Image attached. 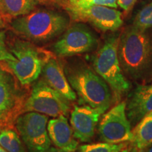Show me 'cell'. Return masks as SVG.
I'll return each instance as SVG.
<instances>
[{
  "mask_svg": "<svg viewBox=\"0 0 152 152\" xmlns=\"http://www.w3.org/2000/svg\"><path fill=\"white\" fill-rule=\"evenodd\" d=\"M118 58L123 71L131 78L145 77L152 58V42L147 30L134 25L125 28L119 38Z\"/></svg>",
  "mask_w": 152,
  "mask_h": 152,
  "instance_id": "1",
  "label": "cell"
},
{
  "mask_svg": "<svg viewBox=\"0 0 152 152\" xmlns=\"http://www.w3.org/2000/svg\"><path fill=\"white\" fill-rule=\"evenodd\" d=\"M69 25L66 15L41 9L13 19L11 26L16 33L35 42H45L64 33Z\"/></svg>",
  "mask_w": 152,
  "mask_h": 152,
  "instance_id": "2",
  "label": "cell"
},
{
  "mask_svg": "<svg viewBox=\"0 0 152 152\" xmlns=\"http://www.w3.org/2000/svg\"><path fill=\"white\" fill-rule=\"evenodd\" d=\"M67 79L80 102L106 112L113 102L112 90L106 82L90 68L82 66L68 73Z\"/></svg>",
  "mask_w": 152,
  "mask_h": 152,
  "instance_id": "3",
  "label": "cell"
},
{
  "mask_svg": "<svg viewBox=\"0 0 152 152\" xmlns=\"http://www.w3.org/2000/svg\"><path fill=\"white\" fill-rule=\"evenodd\" d=\"M119 36L112 35L106 39L93 58L94 71L106 82L118 98L130 90L118 58Z\"/></svg>",
  "mask_w": 152,
  "mask_h": 152,
  "instance_id": "4",
  "label": "cell"
},
{
  "mask_svg": "<svg viewBox=\"0 0 152 152\" xmlns=\"http://www.w3.org/2000/svg\"><path fill=\"white\" fill-rule=\"evenodd\" d=\"M48 118L37 112L30 111L16 120V128L28 152H46L51 147L47 131Z\"/></svg>",
  "mask_w": 152,
  "mask_h": 152,
  "instance_id": "5",
  "label": "cell"
},
{
  "mask_svg": "<svg viewBox=\"0 0 152 152\" xmlns=\"http://www.w3.org/2000/svg\"><path fill=\"white\" fill-rule=\"evenodd\" d=\"M25 111L37 112L54 118L66 115L70 111L69 100L44 80H39L33 87L25 104Z\"/></svg>",
  "mask_w": 152,
  "mask_h": 152,
  "instance_id": "6",
  "label": "cell"
},
{
  "mask_svg": "<svg viewBox=\"0 0 152 152\" xmlns=\"http://www.w3.org/2000/svg\"><path fill=\"white\" fill-rule=\"evenodd\" d=\"M10 52L14 61H7L13 73L22 85H29L42 73L43 63L35 47L25 42H16Z\"/></svg>",
  "mask_w": 152,
  "mask_h": 152,
  "instance_id": "7",
  "label": "cell"
},
{
  "mask_svg": "<svg viewBox=\"0 0 152 152\" xmlns=\"http://www.w3.org/2000/svg\"><path fill=\"white\" fill-rule=\"evenodd\" d=\"M65 8L75 21L90 23L102 31H115L123 25L122 13L117 9L96 5L78 6L68 4Z\"/></svg>",
  "mask_w": 152,
  "mask_h": 152,
  "instance_id": "8",
  "label": "cell"
},
{
  "mask_svg": "<svg viewBox=\"0 0 152 152\" xmlns=\"http://www.w3.org/2000/svg\"><path fill=\"white\" fill-rule=\"evenodd\" d=\"M100 140L111 144L133 142L131 124L126 113V103L117 104L104 113L99 125Z\"/></svg>",
  "mask_w": 152,
  "mask_h": 152,
  "instance_id": "9",
  "label": "cell"
},
{
  "mask_svg": "<svg viewBox=\"0 0 152 152\" xmlns=\"http://www.w3.org/2000/svg\"><path fill=\"white\" fill-rule=\"evenodd\" d=\"M96 45L97 39L89 28L76 23L66 30L53 49L58 56L66 57L91 52Z\"/></svg>",
  "mask_w": 152,
  "mask_h": 152,
  "instance_id": "10",
  "label": "cell"
},
{
  "mask_svg": "<svg viewBox=\"0 0 152 152\" xmlns=\"http://www.w3.org/2000/svg\"><path fill=\"white\" fill-rule=\"evenodd\" d=\"M104 113L102 110L85 104L74 106L70 122L75 137L82 142L91 141L100 116Z\"/></svg>",
  "mask_w": 152,
  "mask_h": 152,
  "instance_id": "11",
  "label": "cell"
},
{
  "mask_svg": "<svg viewBox=\"0 0 152 152\" xmlns=\"http://www.w3.org/2000/svg\"><path fill=\"white\" fill-rule=\"evenodd\" d=\"M125 103L129 121L135 125L152 112V84L139 85L131 92Z\"/></svg>",
  "mask_w": 152,
  "mask_h": 152,
  "instance_id": "12",
  "label": "cell"
},
{
  "mask_svg": "<svg viewBox=\"0 0 152 152\" xmlns=\"http://www.w3.org/2000/svg\"><path fill=\"white\" fill-rule=\"evenodd\" d=\"M44 81L69 101H75V92L68 83L61 64L54 57H49L43 64L42 73Z\"/></svg>",
  "mask_w": 152,
  "mask_h": 152,
  "instance_id": "13",
  "label": "cell"
},
{
  "mask_svg": "<svg viewBox=\"0 0 152 152\" xmlns=\"http://www.w3.org/2000/svg\"><path fill=\"white\" fill-rule=\"evenodd\" d=\"M47 131L51 142L56 148L66 152H75L77 150L78 142L66 115L50 120L47 123Z\"/></svg>",
  "mask_w": 152,
  "mask_h": 152,
  "instance_id": "14",
  "label": "cell"
},
{
  "mask_svg": "<svg viewBox=\"0 0 152 152\" xmlns=\"http://www.w3.org/2000/svg\"><path fill=\"white\" fill-rule=\"evenodd\" d=\"M133 142L139 152H144L152 145V112L146 115L132 130Z\"/></svg>",
  "mask_w": 152,
  "mask_h": 152,
  "instance_id": "15",
  "label": "cell"
},
{
  "mask_svg": "<svg viewBox=\"0 0 152 152\" xmlns=\"http://www.w3.org/2000/svg\"><path fill=\"white\" fill-rule=\"evenodd\" d=\"M38 4V0H0V14L17 18L31 13Z\"/></svg>",
  "mask_w": 152,
  "mask_h": 152,
  "instance_id": "16",
  "label": "cell"
},
{
  "mask_svg": "<svg viewBox=\"0 0 152 152\" xmlns=\"http://www.w3.org/2000/svg\"><path fill=\"white\" fill-rule=\"evenodd\" d=\"M14 88L9 77L0 81V117L3 116L13 106L14 102Z\"/></svg>",
  "mask_w": 152,
  "mask_h": 152,
  "instance_id": "17",
  "label": "cell"
},
{
  "mask_svg": "<svg viewBox=\"0 0 152 152\" xmlns=\"http://www.w3.org/2000/svg\"><path fill=\"white\" fill-rule=\"evenodd\" d=\"M0 145L8 152H27L18 134L11 130L0 132Z\"/></svg>",
  "mask_w": 152,
  "mask_h": 152,
  "instance_id": "18",
  "label": "cell"
},
{
  "mask_svg": "<svg viewBox=\"0 0 152 152\" xmlns=\"http://www.w3.org/2000/svg\"><path fill=\"white\" fill-rule=\"evenodd\" d=\"M125 147L124 143L111 144L104 142L82 145L79 147L78 152H121Z\"/></svg>",
  "mask_w": 152,
  "mask_h": 152,
  "instance_id": "19",
  "label": "cell"
},
{
  "mask_svg": "<svg viewBox=\"0 0 152 152\" xmlns=\"http://www.w3.org/2000/svg\"><path fill=\"white\" fill-rule=\"evenodd\" d=\"M133 25L143 30L152 28V1L139 11L134 19Z\"/></svg>",
  "mask_w": 152,
  "mask_h": 152,
  "instance_id": "20",
  "label": "cell"
},
{
  "mask_svg": "<svg viewBox=\"0 0 152 152\" xmlns=\"http://www.w3.org/2000/svg\"><path fill=\"white\" fill-rule=\"evenodd\" d=\"M68 4L73 5H96L116 9L117 0H68Z\"/></svg>",
  "mask_w": 152,
  "mask_h": 152,
  "instance_id": "21",
  "label": "cell"
},
{
  "mask_svg": "<svg viewBox=\"0 0 152 152\" xmlns=\"http://www.w3.org/2000/svg\"><path fill=\"white\" fill-rule=\"evenodd\" d=\"M14 60V56L11 54L6 45V34L4 31H0V61L7 62Z\"/></svg>",
  "mask_w": 152,
  "mask_h": 152,
  "instance_id": "22",
  "label": "cell"
},
{
  "mask_svg": "<svg viewBox=\"0 0 152 152\" xmlns=\"http://www.w3.org/2000/svg\"><path fill=\"white\" fill-rule=\"evenodd\" d=\"M137 0H117L118 7L128 12L132 8Z\"/></svg>",
  "mask_w": 152,
  "mask_h": 152,
  "instance_id": "23",
  "label": "cell"
},
{
  "mask_svg": "<svg viewBox=\"0 0 152 152\" xmlns=\"http://www.w3.org/2000/svg\"><path fill=\"white\" fill-rule=\"evenodd\" d=\"M46 152H66V151H62V150L58 149V148L56 147H50Z\"/></svg>",
  "mask_w": 152,
  "mask_h": 152,
  "instance_id": "24",
  "label": "cell"
},
{
  "mask_svg": "<svg viewBox=\"0 0 152 152\" xmlns=\"http://www.w3.org/2000/svg\"><path fill=\"white\" fill-rule=\"evenodd\" d=\"M121 152H139L136 148L134 149H124Z\"/></svg>",
  "mask_w": 152,
  "mask_h": 152,
  "instance_id": "25",
  "label": "cell"
},
{
  "mask_svg": "<svg viewBox=\"0 0 152 152\" xmlns=\"http://www.w3.org/2000/svg\"><path fill=\"white\" fill-rule=\"evenodd\" d=\"M4 27V22L2 17H1V14H0V29H1Z\"/></svg>",
  "mask_w": 152,
  "mask_h": 152,
  "instance_id": "26",
  "label": "cell"
},
{
  "mask_svg": "<svg viewBox=\"0 0 152 152\" xmlns=\"http://www.w3.org/2000/svg\"><path fill=\"white\" fill-rule=\"evenodd\" d=\"M5 73H4V72L1 69V68H0V81L1 80H2L4 77H5Z\"/></svg>",
  "mask_w": 152,
  "mask_h": 152,
  "instance_id": "27",
  "label": "cell"
},
{
  "mask_svg": "<svg viewBox=\"0 0 152 152\" xmlns=\"http://www.w3.org/2000/svg\"><path fill=\"white\" fill-rule=\"evenodd\" d=\"M144 152H152V145L150 147L148 148L147 150H145Z\"/></svg>",
  "mask_w": 152,
  "mask_h": 152,
  "instance_id": "28",
  "label": "cell"
},
{
  "mask_svg": "<svg viewBox=\"0 0 152 152\" xmlns=\"http://www.w3.org/2000/svg\"><path fill=\"white\" fill-rule=\"evenodd\" d=\"M0 152H8L7 151H6V150L4 149V148L1 147V145H0Z\"/></svg>",
  "mask_w": 152,
  "mask_h": 152,
  "instance_id": "29",
  "label": "cell"
}]
</instances>
